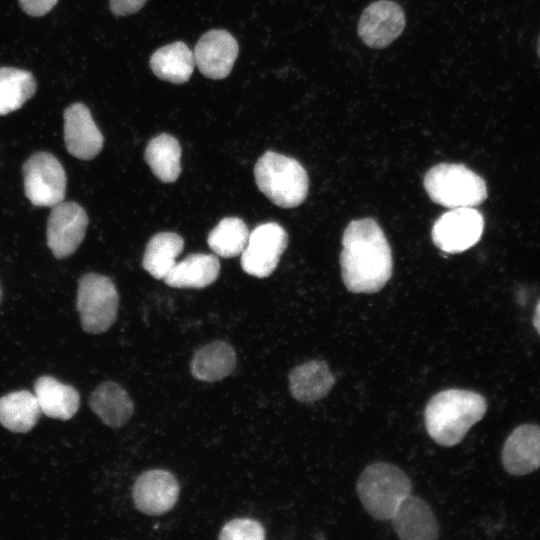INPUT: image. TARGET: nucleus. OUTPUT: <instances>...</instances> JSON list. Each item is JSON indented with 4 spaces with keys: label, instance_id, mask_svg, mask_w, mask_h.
<instances>
[{
    "label": "nucleus",
    "instance_id": "obj_1",
    "mask_svg": "<svg viewBox=\"0 0 540 540\" xmlns=\"http://www.w3.org/2000/svg\"><path fill=\"white\" fill-rule=\"evenodd\" d=\"M342 280L354 293L379 291L392 274L389 243L371 218L351 221L342 237L340 254Z\"/></svg>",
    "mask_w": 540,
    "mask_h": 540
},
{
    "label": "nucleus",
    "instance_id": "obj_2",
    "mask_svg": "<svg viewBox=\"0 0 540 540\" xmlns=\"http://www.w3.org/2000/svg\"><path fill=\"white\" fill-rule=\"evenodd\" d=\"M486 410V399L477 392L462 389L440 391L430 398L425 408L427 432L437 444L454 446L482 419Z\"/></svg>",
    "mask_w": 540,
    "mask_h": 540
},
{
    "label": "nucleus",
    "instance_id": "obj_3",
    "mask_svg": "<svg viewBox=\"0 0 540 540\" xmlns=\"http://www.w3.org/2000/svg\"><path fill=\"white\" fill-rule=\"evenodd\" d=\"M356 490L365 510L376 520H390L399 504L411 494L408 475L385 462L367 466L357 480Z\"/></svg>",
    "mask_w": 540,
    "mask_h": 540
},
{
    "label": "nucleus",
    "instance_id": "obj_4",
    "mask_svg": "<svg viewBox=\"0 0 540 540\" xmlns=\"http://www.w3.org/2000/svg\"><path fill=\"white\" fill-rule=\"evenodd\" d=\"M254 176L259 190L279 207H296L307 196V173L294 158L267 151L256 162Z\"/></svg>",
    "mask_w": 540,
    "mask_h": 540
},
{
    "label": "nucleus",
    "instance_id": "obj_5",
    "mask_svg": "<svg viewBox=\"0 0 540 540\" xmlns=\"http://www.w3.org/2000/svg\"><path fill=\"white\" fill-rule=\"evenodd\" d=\"M423 184L433 202L450 209L473 207L487 197L484 180L462 164L441 163L432 167Z\"/></svg>",
    "mask_w": 540,
    "mask_h": 540
},
{
    "label": "nucleus",
    "instance_id": "obj_6",
    "mask_svg": "<svg viewBox=\"0 0 540 540\" xmlns=\"http://www.w3.org/2000/svg\"><path fill=\"white\" fill-rule=\"evenodd\" d=\"M76 306L83 330L90 334L103 333L117 317V289L106 276L85 274L79 280Z\"/></svg>",
    "mask_w": 540,
    "mask_h": 540
},
{
    "label": "nucleus",
    "instance_id": "obj_7",
    "mask_svg": "<svg viewBox=\"0 0 540 540\" xmlns=\"http://www.w3.org/2000/svg\"><path fill=\"white\" fill-rule=\"evenodd\" d=\"M24 191L30 202L39 207H53L63 201L66 173L51 153L36 152L23 164Z\"/></svg>",
    "mask_w": 540,
    "mask_h": 540
},
{
    "label": "nucleus",
    "instance_id": "obj_8",
    "mask_svg": "<svg viewBox=\"0 0 540 540\" xmlns=\"http://www.w3.org/2000/svg\"><path fill=\"white\" fill-rule=\"evenodd\" d=\"M288 245V235L275 222L257 226L250 234L241 253L242 269L255 277L264 278L273 273Z\"/></svg>",
    "mask_w": 540,
    "mask_h": 540
},
{
    "label": "nucleus",
    "instance_id": "obj_9",
    "mask_svg": "<svg viewBox=\"0 0 540 540\" xmlns=\"http://www.w3.org/2000/svg\"><path fill=\"white\" fill-rule=\"evenodd\" d=\"M484 220L473 207L453 208L440 216L432 228L434 244L444 252L459 253L481 238Z\"/></svg>",
    "mask_w": 540,
    "mask_h": 540
},
{
    "label": "nucleus",
    "instance_id": "obj_10",
    "mask_svg": "<svg viewBox=\"0 0 540 540\" xmlns=\"http://www.w3.org/2000/svg\"><path fill=\"white\" fill-rule=\"evenodd\" d=\"M88 216L76 202H60L52 207L47 221V245L62 259L73 254L84 239Z\"/></svg>",
    "mask_w": 540,
    "mask_h": 540
},
{
    "label": "nucleus",
    "instance_id": "obj_11",
    "mask_svg": "<svg viewBox=\"0 0 540 540\" xmlns=\"http://www.w3.org/2000/svg\"><path fill=\"white\" fill-rule=\"evenodd\" d=\"M405 22V14L400 5L390 0H378L362 12L358 35L368 47L382 49L401 35Z\"/></svg>",
    "mask_w": 540,
    "mask_h": 540
},
{
    "label": "nucleus",
    "instance_id": "obj_12",
    "mask_svg": "<svg viewBox=\"0 0 540 540\" xmlns=\"http://www.w3.org/2000/svg\"><path fill=\"white\" fill-rule=\"evenodd\" d=\"M179 492V482L170 471L150 469L135 480L132 498L141 513L157 516L167 513L175 506Z\"/></svg>",
    "mask_w": 540,
    "mask_h": 540
},
{
    "label": "nucleus",
    "instance_id": "obj_13",
    "mask_svg": "<svg viewBox=\"0 0 540 540\" xmlns=\"http://www.w3.org/2000/svg\"><path fill=\"white\" fill-rule=\"evenodd\" d=\"M236 39L226 30L213 29L203 34L194 51L195 66L211 79L226 78L238 56Z\"/></svg>",
    "mask_w": 540,
    "mask_h": 540
},
{
    "label": "nucleus",
    "instance_id": "obj_14",
    "mask_svg": "<svg viewBox=\"0 0 540 540\" xmlns=\"http://www.w3.org/2000/svg\"><path fill=\"white\" fill-rule=\"evenodd\" d=\"M64 141L67 151L81 160H90L102 150L103 135L86 105L74 103L64 111Z\"/></svg>",
    "mask_w": 540,
    "mask_h": 540
},
{
    "label": "nucleus",
    "instance_id": "obj_15",
    "mask_svg": "<svg viewBox=\"0 0 540 540\" xmlns=\"http://www.w3.org/2000/svg\"><path fill=\"white\" fill-rule=\"evenodd\" d=\"M390 520L395 533L403 540H433L439 536L431 507L425 500L411 494L399 504Z\"/></svg>",
    "mask_w": 540,
    "mask_h": 540
},
{
    "label": "nucleus",
    "instance_id": "obj_16",
    "mask_svg": "<svg viewBox=\"0 0 540 540\" xmlns=\"http://www.w3.org/2000/svg\"><path fill=\"white\" fill-rule=\"evenodd\" d=\"M502 463L512 475H525L540 467V426L524 424L507 438Z\"/></svg>",
    "mask_w": 540,
    "mask_h": 540
},
{
    "label": "nucleus",
    "instance_id": "obj_17",
    "mask_svg": "<svg viewBox=\"0 0 540 540\" xmlns=\"http://www.w3.org/2000/svg\"><path fill=\"white\" fill-rule=\"evenodd\" d=\"M89 405L107 426L120 428L134 413V403L128 392L114 381H104L91 393Z\"/></svg>",
    "mask_w": 540,
    "mask_h": 540
},
{
    "label": "nucleus",
    "instance_id": "obj_18",
    "mask_svg": "<svg viewBox=\"0 0 540 540\" xmlns=\"http://www.w3.org/2000/svg\"><path fill=\"white\" fill-rule=\"evenodd\" d=\"M288 379L291 395L304 403L324 398L335 384L334 375L322 360H311L294 367Z\"/></svg>",
    "mask_w": 540,
    "mask_h": 540
},
{
    "label": "nucleus",
    "instance_id": "obj_19",
    "mask_svg": "<svg viewBox=\"0 0 540 540\" xmlns=\"http://www.w3.org/2000/svg\"><path fill=\"white\" fill-rule=\"evenodd\" d=\"M237 356L227 342L217 340L200 347L190 362L192 376L203 382L220 381L236 368Z\"/></svg>",
    "mask_w": 540,
    "mask_h": 540
},
{
    "label": "nucleus",
    "instance_id": "obj_20",
    "mask_svg": "<svg viewBox=\"0 0 540 540\" xmlns=\"http://www.w3.org/2000/svg\"><path fill=\"white\" fill-rule=\"evenodd\" d=\"M34 392L41 412L48 417L68 420L79 409L80 397L77 390L54 377H39L34 384Z\"/></svg>",
    "mask_w": 540,
    "mask_h": 540
},
{
    "label": "nucleus",
    "instance_id": "obj_21",
    "mask_svg": "<svg viewBox=\"0 0 540 540\" xmlns=\"http://www.w3.org/2000/svg\"><path fill=\"white\" fill-rule=\"evenodd\" d=\"M219 271L215 255L195 253L176 262L163 280L174 288H204L217 279Z\"/></svg>",
    "mask_w": 540,
    "mask_h": 540
},
{
    "label": "nucleus",
    "instance_id": "obj_22",
    "mask_svg": "<svg viewBox=\"0 0 540 540\" xmlns=\"http://www.w3.org/2000/svg\"><path fill=\"white\" fill-rule=\"evenodd\" d=\"M150 67L161 80L174 84L185 83L195 67L193 51L181 41L165 45L152 54Z\"/></svg>",
    "mask_w": 540,
    "mask_h": 540
},
{
    "label": "nucleus",
    "instance_id": "obj_23",
    "mask_svg": "<svg viewBox=\"0 0 540 540\" xmlns=\"http://www.w3.org/2000/svg\"><path fill=\"white\" fill-rule=\"evenodd\" d=\"M41 413L35 394L27 390L0 398V424L12 432H28L35 426Z\"/></svg>",
    "mask_w": 540,
    "mask_h": 540
},
{
    "label": "nucleus",
    "instance_id": "obj_24",
    "mask_svg": "<svg viewBox=\"0 0 540 540\" xmlns=\"http://www.w3.org/2000/svg\"><path fill=\"white\" fill-rule=\"evenodd\" d=\"M144 159L162 182H174L181 173V146L169 134L162 133L152 138L146 147Z\"/></svg>",
    "mask_w": 540,
    "mask_h": 540
},
{
    "label": "nucleus",
    "instance_id": "obj_25",
    "mask_svg": "<svg viewBox=\"0 0 540 540\" xmlns=\"http://www.w3.org/2000/svg\"><path fill=\"white\" fill-rule=\"evenodd\" d=\"M184 248L182 237L173 232L155 234L148 242L142 265L154 278L164 279L176 264L177 256Z\"/></svg>",
    "mask_w": 540,
    "mask_h": 540
},
{
    "label": "nucleus",
    "instance_id": "obj_26",
    "mask_svg": "<svg viewBox=\"0 0 540 540\" xmlns=\"http://www.w3.org/2000/svg\"><path fill=\"white\" fill-rule=\"evenodd\" d=\"M36 88V80L29 71L0 67V116L20 109Z\"/></svg>",
    "mask_w": 540,
    "mask_h": 540
},
{
    "label": "nucleus",
    "instance_id": "obj_27",
    "mask_svg": "<svg viewBox=\"0 0 540 540\" xmlns=\"http://www.w3.org/2000/svg\"><path fill=\"white\" fill-rule=\"evenodd\" d=\"M249 230L242 219H222L209 233L207 243L218 256L231 258L240 255L246 247Z\"/></svg>",
    "mask_w": 540,
    "mask_h": 540
},
{
    "label": "nucleus",
    "instance_id": "obj_28",
    "mask_svg": "<svg viewBox=\"0 0 540 540\" xmlns=\"http://www.w3.org/2000/svg\"><path fill=\"white\" fill-rule=\"evenodd\" d=\"M218 538L223 540H262L265 538V529L260 522L254 519L235 518L221 528Z\"/></svg>",
    "mask_w": 540,
    "mask_h": 540
},
{
    "label": "nucleus",
    "instance_id": "obj_29",
    "mask_svg": "<svg viewBox=\"0 0 540 540\" xmlns=\"http://www.w3.org/2000/svg\"><path fill=\"white\" fill-rule=\"evenodd\" d=\"M21 8L30 16L39 17L48 13L58 0H18Z\"/></svg>",
    "mask_w": 540,
    "mask_h": 540
},
{
    "label": "nucleus",
    "instance_id": "obj_30",
    "mask_svg": "<svg viewBox=\"0 0 540 540\" xmlns=\"http://www.w3.org/2000/svg\"><path fill=\"white\" fill-rule=\"evenodd\" d=\"M147 0H110L109 6L116 16H127L138 12Z\"/></svg>",
    "mask_w": 540,
    "mask_h": 540
},
{
    "label": "nucleus",
    "instance_id": "obj_31",
    "mask_svg": "<svg viewBox=\"0 0 540 540\" xmlns=\"http://www.w3.org/2000/svg\"><path fill=\"white\" fill-rule=\"evenodd\" d=\"M533 324L538 334L540 335V301L538 302L535 309V313L533 317Z\"/></svg>",
    "mask_w": 540,
    "mask_h": 540
},
{
    "label": "nucleus",
    "instance_id": "obj_32",
    "mask_svg": "<svg viewBox=\"0 0 540 540\" xmlns=\"http://www.w3.org/2000/svg\"><path fill=\"white\" fill-rule=\"evenodd\" d=\"M537 52H538V56H539V58H540V37H539V39H538Z\"/></svg>",
    "mask_w": 540,
    "mask_h": 540
}]
</instances>
